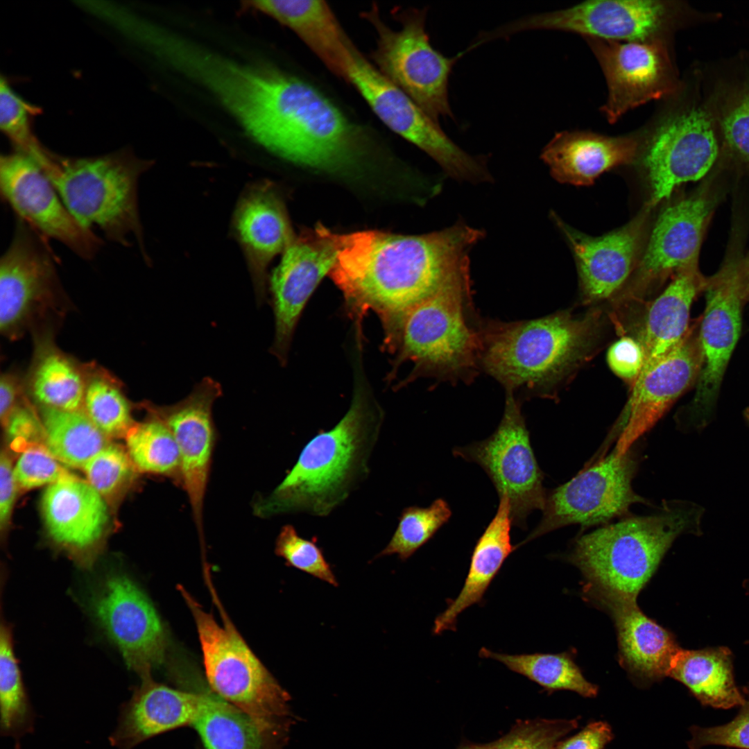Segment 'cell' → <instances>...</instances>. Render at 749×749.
<instances>
[{
  "mask_svg": "<svg viewBox=\"0 0 749 749\" xmlns=\"http://www.w3.org/2000/svg\"><path fill=\"white\" fill-rule=\"evenodd\" d=\"M668 676L683 684L703 706L726 709L740 707L745 700L736 685L732 654L727 647L680 648Z\"/></svg>",
  "mask_w": 749,
  "mask_h": 749,
  "instance_id": "obj_34",
  "label": "cell"
},
{
  "mask_svg": "<svg viewBox=\"0 0 749 749\" xmlns=\"http://www.w3.org/2000/svg\"><path fill=\"white\" fill-rule=\"evenodd\" d=\"M704 513L691 501H663L652 515L625 518L582 535L569 559L590 588L636 599L678 536L703 533Z\"/></svg>",
  "mask_w": 749,
  "mask_h": 749,
  "instance_id": "obj_4",
  "label": "cell"
},
{
  "mask_svg": "<svg viewBox=\"0 0 749 749\" xmlns=\"http://www.w3.org/2000/svg\"><path fill=\"white\" fill-rule=\"evenodd\" d=\"M131 428L126 436L127 452L138 471L171 478L181 484L178 446L169 428L156 415Z\"/></svg>",
  "mask_w": 749,
  "mask_h": 749,
  "instance_id": "obj_40",
  "label": "cell"
},
{
  "mask_svg": "<svg viewBox=\"0 0 749 749\" xmlns=\"http://www.w3.org/2000/svg\"><path fill=\"white\" fill-rule=\"evenodd\" d=\"M577 726V719L517 721L508 733L488 743V749H555L560 739Z\"/></svg>",
  "mask_w": 749,
  "mask_h": 749,
  "instance_id": "obj_45",
  "label": "cell"
},
{
  "mask_svg": "<svg viewBox=\"0 0 749 749\" xmlns=\"http://www.w3.org/2000/svg\"><path fill=\"white\" fill-rule=\"evenodd\" d=\"M707 282L698 266L681 270L651 303L637 338L644 351V367L669 353L684 339L693 300Z\"/></svg>",
  "mask_w": 749,
  "mask_h": 749,
  "instance_id": "obj_33",
  "label": "cell"
},
{
  "mask_svg": "<svg viewBox=\"0 0 749 749\" xmlns=\"http://www.w3.org/2000/svg\"><path fill=\"white\" fill-rule=\"evenodd\" d=\"M45 446L66 466L83 468L96 454L107 446V437L83 410L63 411L40 406Z\"/></svg>",
  "mask_w": 749,
  "mask_h": 749,
  "instance_id": "obj_37",
  "label": "cell"
},
{
  "mask_svg": "<svg viewBox=\"0 0 749 749\" xmlns=\"http://www.w3.org/2000/svg\"><path fill=\"white\" fill-rule=\"evenodd\" d=\"M456 749H488V743H475L468 741L461 743Z\"/></svg>",
  "mask_w": 749,
  "mask_h": 749,
  "instance_id": "obj_55",
  "label": "cell"
},
{
  "mask_svg": "<svg viewBox=\"0 0 749 749\" xmlns=\"http://www.w3.org/2000/svg\"><path fill=\"white\" fill-rule=\"evenodd\" d=\"M615 623L621 665L636 682L648 684L668 676L680 648L673 634L644 614L636 599L589 591Z\"/></svg>",
  "mask_w": 749,
  "mask_h": 749,
  "instance_id": "obj_27",
  "label": "cell"
},
{
  "mask_svg": "<svg viewBox=\"0 0 749 749\" xmlns=\"http://www.w3.org/2000/svg\"><path fill=\"white\" fill-rule=\"evenodd\" d=\"M43 445L31 446L21 452L13 467L20 489L28 490L52 484L69 473Z\"/></svg>",
  "mask_w": 749,
  "mask_h": 749,
  "instance_id": "obj_48",
  "label": "cell"
},
{
  "mask_svg": "<svg viewBox=\"0 0 749 749\" xmlns=\"http://www.w3.org/2000/svg\"><path fill=\"white\" fill-rule=\"evenodd\" d=\"M521 407L515 395L506 391L504 411L495 431L483 440L454 447L452 454L484 470L499 497H508L513 524L525 529L528 515L542 510L546 492Z\"/></svg>",
  "mask_w": 749,
  "mask_h": 749,
  "instance_id": "obj_15",
  "label": "cell"
},
{
  "mask_svg": "<svg viewBox=\"0 0 749 749\" xmlns=\"http://www.w3.org/2000/svg\"><path fill=\"white\" fill-rule=\"evenodd\" d=\"M451 514L449 503L441 498L427 507L404 508L390 542L377 557L397 555L402 560H407L448 522Z\"/></svg>",
  "mask_w": 749,
  "mask_h": 749,
  "instance_id": "obj_42",
  "label": "cell"
},
{
  "mask_svg": "<svg viewBox=\"0 0 749 749\" xmlns=\"http://www.w3.org/2000/svg\"><path fill=\"white\" fill-rule=\"evenodd\" d=\"M484 236L460 219L419 235L336 234L337 255L329 275L351 307L380 316L388 342L412 307L445 289L472 283L470 253Z\"/></svg>",
  "mask_w": 749,
  "mask_h": 749,
  "instance_id": "obj_1",
  "label": "cell"
},
{
  "mask_svg": "<svg viewBox=\"0 0 749 749\" xmlns=\"http://www.w3.org/2000/svg\"><path fill=\"white\" fill-rule=\"evenodd\" d=\"M600 318L561 311L511 322L476 318L480 368L506 391L550 397L591 355Z\"/></svg>",
  "mask_w": 749,
  "mask_h": 749,
  "instance_id": "obj_2",
  "label": "cell"
},
{
  "mask_svg": "<svg viewBox=\"0 0 749 749\" xmlns=\"http://www.w3.org/2000/svg\"><path fill=\"white\" fill-rule=\"evenodd\" d=\"M381 422V411L370 404L359 384L341 420L306 444L284 479L255 503V514L329 515L367 477Z\"/></svg>",
  "mask_w": 749,
  "mask_h": 749,
  "instance_id": "obj_3",
  "label": "cell"
},
{
  "mask_svg": "<svg viewBox=\"0 0 749 749\" xmlns=\"http://www.w3.org/2000/svg\"><path fill=\"white\" fill-rule=\"evenodd\" d=\"M741 691L745 700L732 721L717 726L693 725L689 728L691 735L688 741L689 749H701L707 746L749 749V684Z\"/></svg>",
  "mask_w": 749,
  "mask_h": 749,
  "instance_id": "obj_47",
  "label": "cell"
},
{
  "mask_svg": "<svg viewBox=\"0 0 749 749\" xmlns=\"http://www.w3.org/2000/svg\"><path fill=\"white\" fill-rule=\"evenodd\" d=\"M88 603L128 667L141 678L150 676L165 660L167 637L146 594L126 574L110 571L95 584Z\"/></svg>",
  "mask_w": 749,
  "mask_h": 749,
  "instance_id": "obj_16",
  "label": "cell"
},
{
  "mask_svg": "<svg viewBox=\"0 0 749 749\" xmlns=\"http://www.w3.org/2000/svg\"><path fill=\"white\" fill-rule=\"evenodd\" d=\"M201 700L202 693L171 688L151 675L141 678L130 700L121 705L110 743L117 749H132L156 735L192 725Z\"/></svg>",
  "mask_w": 749,
  "mask_h": 749,
  "instance_id": "obj_28",
  "label": "cell"
},
{
  "mask_svg": "<svg viewBox=\"0 0 749 749\" xmlns=\"http://www.w3.org/2000/svg\"><path fill=\"white\" fill-rule=\"evenodd\" d=\"M0 193L17 218L80 258L92 259L103 246L102 239L71 214L31 156L15 150L1 155Z\"/></svg>",
  "mask_w": 749,
  "mask_h": 749,
  "instance_id": "obj_19",
  "label": "cell"
},
{
  "mask_svg": "<svg viewBox=\"0 0 749 749\" xmlns=\"http://www.w3.org/2000/svg\"><path fill=\"white\" fill-rule=\"evenodd\" d=\"M153 162L128 148L94 157H64L53 153L41 167L64 205L84 227L98 228L108 240L128 247L137 242L146 262L138 207L141 175Z\"/></svg>",
  "mask_w": 749,
  "mask_h": 749,
  "instance_id": "obj_5",
  "label": "cell"
},
{
  "mask_svg": "<svg viewBox=\"0 0 749 749\" xmlns=\"http://www.w3.org/2000/svg\"><path fill=\"white\" fill-rule=\"evenodd\" d=\"M607 361L613 372L632 386L643 369L644 351L637 338L623 336L610 347Z\"/></svg>",
  "mask_w": 749,
  "mask_h": 749,
  "instance_id": "obj_50",
  "label": "cell"
},
{
  "mask_svg": "<svg viewBox=\"0 0 749 749\" xmlns=\"http://www.w3.org/2000/svg\"><path fill=\"white\" fill-rule=\"evenodd\" d=\"M38 107L22 99L4 77L0 82V127L15 150L31 156L36 162L46 155V149L35 137L32 128Z\"/></svg>",
  "mask_w": 749,
  "mask_h": 749,
  "instance_id": "obj_43",
  "label": "cell"
},
{
  "mask_svg": "<svg viewBox=\"0 0 749 749\" xmlns=\"http://www.w3.org/2000/svg\"><path fill=\"white\" fill-rule=\"evenodd\" d=\"M337 251L336 234L319 224L314 230L295 236L268 279L275 327L270 350L283 365L301 313L329 274Z\"/></svg>",
  "mask_w": 749,
  "mask_h": 749,
  "instance_id": "obj_20",
  "label": "cell"
},
{
  "mask_svg": "<svg viewBox=\"0 0 749 749\" xmlns=\"http://www.w3.org/2000/svg\"><path fill=\"white\" fill-rule=\"evenodd\" d=\"M743 415H744L746 421L749 424V407L744 410Z\"/></svg>",
  "mask_w": 749,
  "mask_h": 749,
  "instance_id": "obj_56",
  "label": "cell"
},
{
  "mask_svg": "<svg viewBox=\"0 0 749 749\" xmlns=\"http://www.w3.org/2000/svg\"><path fill=\"white\" fill-rule=\"evenodd\" d=\"M192 725L205 749H265L266 741L274 738L244 712L210 693H202Z\"/></svg>",
  "mask_w": 749,
  "mask_h": 749,
  "instance_id": "obj_36",
  "label": "cell"
},
{
  "mask_svg": "<svg viewBox=\"0 0 749 749\" xmlns=\"http://www.w3.org/2000/svg\"><path fill=\"white\" fill-rule=\"evenodd\" d=\"M427 8L399 12L402 28L393 30L373 6L361 14L377 35L374 65L390 83L410 97L431 119L453 118L448 98L449 78L460 55L449 58L435 49L425 29Z\"/></svg>",
  "mask_w": 749,
  "mask_h": 749,
  "instance_id": "obj_11",
  "label": "cell"
},
{
  "mask_svg": "<svg viewBox=\"0 0 749 749\" xmlns=\"http://www.w3.org/2000/svg\"><path fill=\"white\" fill-rule=\"evenodd\" d=\"M651 209L646 205L625 225L599 236L582 233L552 213L571 246L586 302L610 298L632 276L647 239Z\"/></svg>",
  "mask_w": 749,
  "mask_h": 749,
  "instance_id": "obj_22",
  "label": "cell"
},
{
  "mask_svg": "<svg viewBox=\"0 0 749 749\" xmlns=\"http://www.w3.org/2000/svg\"><path fill=\"white\" fill-rule=\"evenodd\" d=\"M712 209L711 199L704 192L666 206L646 239L626 292L642 294L669 275L697 266Z\"/></svg>",
  "mask_w": 749,
  "mask_h": 749,
  "instance_id": "obj_23",
  "label": "cell"
},
{
  "mask_svg": "<svg viewBox=\"0 0 749 749\" xmlns=\"http://www.w3.org/2000/svg\"><path fill=\"white\" fill-rule=\"evenodd\" d=\"M222 393L218 382L205 377L185 398L175 404L161 406L145 404L149 413L169 428L177 442L181 485L188 496L201 540L203 503L215 440L212 407Z\"/></svg>",
  "mask_w": 749,
  "mask_h": 749,
  "instance_id": "obj_21",
  "label": "cell"
},
{
  "mask_svg": "<svg viewBox=\"0 0 749 749\" xmlns=\"http://www.w3.org/2000/svg\"><path fill=\"white\" fill-rule=\"evenodd\" d=\"M47 241L17 218L11 243L0 259V329L10 339L63 299L56 259Z\"/></svg>",
  "mask_w": 749,
  "mask_h": 749,
  "instance_id": "obj_17",
  "label": "cell"
},
{
  "mask_svg": "<svg viewBox=\"0 0 749 749\" xmlns=\"http://www.w3.org/2000/svg\"><path fill=\"white\" fill-rule=\"evenodd\" d=\"M479 655L501 662L510 671L538 684L550 693L556 690H570L585 697H594L598 693V687L585 678L567 653L510 655L483 647Z\"/></svg>",
  "mask_w": 749,
  "mask_h": 749,
  "instance_id": "obj_38",
  "label": "cell"
},
{
  "mask_svg": "<svg viewBox=\"0 0 749 749\" xmlns=\"http://www.w3.org/2000/svg\"><path fill=\"white\" fill-rule=\"evenodd\" d=\"M612 738L608 723L593 722L573 737L560 741L555 749H604Z\"/></svg>",
  "mask_w": 749,
  "mask_h": 749,
  "instance_id": "obj_51",
  "label": "cell"
},
{
  "mask_svg": "<svg viewBox=\"0 0 749 749\" xmlns=\"http://www.w3.org/2000/svg\"><path fill=\"white\" fill-rule=\"evenodd\" d=\"M41 506L51 540L80 566L90 567L109 520L105 499L87 481L69 474L47 486Z\"/></svg>",
  "mask_w": 749,
  "mask_h": 749,
  "instance_id": "obj_25",
  "label": "cell"
},
{
  "mask_svg": "<svg viewBox=\"0 0 749 749\" xmlns=\"http://www.w3.org/2000/svg\"><path fill=\"white\" fill-rule=\"evenodd\" d=\"M640 148V140L632 135L565 130L554 135L540 157L559 182L587 186L604 172L635 161Z\"/></svg>",
  "mask_w": 749,
  "mask_h": 749,
  "instance_id": "obj_29",
  "label": "cell"
},
{
  "mask_svg": "<svg viewBox=\"0 0 749 749\" xmlns=\"http://www.w3.org/2000/svg\"><path fill=\"white\" fill-rule=\"evenodd\" d=\"M232 227L260 304L266 299L269 264L295 236L284 202L272 183L257 182L245 190L234 213Z\"/></svg>",
  "mask_w": 749,
  "mask_h": 749,
  "instance_id": "obj_26",
  "label": "cell"
},
{
  "mask_svg": "<svg viewBox=\"0 0 749 749\" xmlns=\"http://www.w3.org/2000/svg\"><path fill=\"white\" fill-rule=\"evenodd\" d=\"M346 81L391 130L425 152L459 182L492 181L484 156L472 155L456 144L410 97L390 83L354 46Z\"/></svg>",
  "mask_w": 749,
  "mask_h": 749,
  "instance_id": "obj_12",
  "label": "cell"
},
{
  "mask_svg": "<svg viewBox=\"0 0 749 749\" xmlns=\"http://www.w3.org/2000/svg\"><path fill=\"white\" fill-rule=\"evenodd\" d=\"M1 733L15 742L34 728L35 714L15 657L12 629L1 621L0 627Z\"/></svg>",
  "mask_w": 749,
  "mask_h": 749,
  "instance_id": "obj_39",
  "label": "cell"
},
{
  "mask_svg": "<svg viewBox=\"0 0 749 749\" xmlns=\"http://www.w3.org/2000/svg\"><path fill=\"white\" fill-rule=\"evenodd\" d=\"M10 447L17 451L38 445H45V433L40 417L25 400L12 411L3 424Z\"/></svg>",
  "mask_w": 749,
  "mask_h": 749,
  "instance_id": "obj_49",
  "label": "cell"
},
{
  "mask_svg": "<svg viewBox=\"0 0 749 749\" xmlns=\"http://www.w3.org/2000/svg\"><path fill=\"white\" fill-rule=\"evenodd\" d=\"M496 513L473 549L464 584L457 596L435 619L433 632L456 630L457 618L464 610L482 602L483 596L511 553L517 549L511 543V508L507 496L499 497Z\"/></svg>",
  "mask_w": 749,
  "mask_h": 749,
  "instance_id": "obj_32",
  "label": "cell"
},
{
  "mask_svg": "<svg viewBox=\"0 0 749 749\" xmlns=\"http://www.w3.org/2000/svg\"><path fill=\"white\" fill-rule=\"evenodd\" d=\"M87 481L104 498L118 494L131 482L137 468L120 446L109 444L83 468Z\"/></svg>",
  "mask_w": 749,
  "mask_h": 749,
  "instance_id": "obj_44",
  "label": "cell"
},
{
  "mask_svg": "<svg viewBox=\"0 0 749 749\" xmlns=\"http://www.w3.org/2000/svg\"><path fill=\"white\" fill-rule=\"evenodd\" d=\"M742 279L746 299H749V257L741 264Z\"/></svg>",
  "mask_w": 749,
  "mask_h": 749,
  "instance_id": "obj_54",
  "label": "cell"
},
{
  "mask_svg": "<svg viewBox=\"0 0 749 749\" xmlns=\"http://www.w3.org/2000/svg\"><path fill=\"white\" fill-rule=\"evenodd\" d=\"M361 129L311 84L283 72L257 143L294 163L329 167L350 161Z\"/></svg>",
  "mask_w": 749,
  "mask_h": 749,
  "instance_id": "obj_8",
  "label": "cell"
},
{
  "mask_svg": "<svg viewBox=\"0 0 749 749\" xmlns=\"http://www.w3.org/2000/svg\"><path fill=\"white\" fill-rule=\"evenodd\" d=\"M687 333L669 353L643 368L632 386L615 450L626 454L696 381L702 365L698 338Z\"/></svg>",
  "mask_w": 749,
  "mask_h": 749,
  "instance_id": "obj_24",
  "label": "cell"
},
{
  "mask_svg": "<svg viewBox=\"0 0 749 749\" xmlns=\"http://www.w3.org/2000/svg\"><path fill=\"white\" fill-rule=\"evenodd\" d=\"M706 104L714 119L721 150L749 167V52L716 67L700 69Z\"/></svg>",
  "mask_w": 749,
  "mask_h": 749,
  "instance_id": "obj_30",
  "label": "cell"
},
{
  "mask_svg": "<svg viewBox=\"0 0 749 749\" xmlns=\"http://www.w3.org/2000/svg\"><path fill=\"white\" fill-rule=\"evenodd\" d=\"M639 463L632 447L621 456L614 449L546 493L540 522L517 548L558 528L601 524L627 514L634 503H648L632 487Z\"/></svg>",
  "mask_w": 749,
  "mask_h": 749,
  "instance_id": "obj_14",
  "label": "cell"
},
{
  "mask_svg": "<svg viewBox=\"0 0 749 749\" xmlns=\"http://www.w3.org/2000/svg\"><path fill=\"white\" fill-rule=\"evenodd\" d=\"M83 410L108 438H126L136 422L121 384L105 370L85 366Z\"/></svg>",
  "mask_w": 749,
  "mask_h": 749,
  "instance_id": "obj_41",
  "label": "cell"
},
{
  "mask_svg": "<svg viewBox=\"0 0 749 749\" xmlns=\"http://www.w3.org/2000/svg\"><path fill=\"white\" fill-rule=\"evenodd\" d=\"M13 467L8 454L1 451L0 457V528L5 531L10 522L17 490Z\"/></svg>",
  "mask_w": 749,
  "mask_h": 749,
  "instance_id": "obj_52",
  "label": "cell"
},
{
  "mask_svg": "<svg viewBox=\"0 0 749 749\" xmlns=\"http://www.w3.org/2000/svg\"><path fill=\"white\" fill-rule=\"evenodd\" d=\"M275 551L289 566L333 586H338L336 576L321 549L315 542L300 536L292 525L287 524L282 528Z\"/></svg>",
  "mask_w": 749,
  "mask_h": 749,
  "instance_id": "obj_46",
  "label": "cell"
},
{
  "mask_svg": "<svg viewBox=\"0 0 749 749\" xmlns=\"http://www.w3.org/2000/svg\"><path fill=\"white\" fill-rule=\"evenodd\" d=\"M22 383L11 372L3 373L0 379V417L3 424L12 411L22 401Z\"/></svg>",
  "mask_w": 749,
  "mask_h": 749,
  "instance_id": "obj_53",
  "label": "cell"
},
{
  "mask_svg": "<svg viewBox=\"0 0 749 749\" xmlns=\"http://www.w3.org/2000/svg\"><path fill=\"white\" fill-rule=\"evenodd\" d=\"M721 150L714 119L706 104L699 71L688 98L657 124L642 155L652 209L679 185L702 178Z\"/></svg>",
  "mask_w": 749,
  "mask_h": 749,
  "instance_id": "obj_10",
  "label": "cell"
},
{
  "mask_svg": "<svg viewBox=\"0 0 749 749\" xmlns=\"http://www.w3.org/2000/svg\"><path fill=\"white\" fill-rule=\"evenodd\" d=\"M741 264L732 256L718 273L707 279L706 306L698 337L702 365L693 399L676 415L681 431H702L714 413L723 374L741 328V308L746 297Z\"/></svg>",
  "mask_w": 749,
  "mask_h": 749,
  "instance_id": "obj_13",
  "label": "cell"
},
{
  "mask_svg": "<svg viewBox=\"0 0 749 749\" xmlns=\"http://www.w3.org/2000/svg\"><path fill=\"white\" fill-rule=\"evenodd\" d=\"M587 39L606 80L608 96L601 111L609 123L646 103L677 94L682 88L664 39Z\"/></svg>",
  "mask_w": 749,
  "mask_h": 749,
  "instance_id": "obj_18",
  "label": "cell"
},
{
  "mask_svg": "<svg viewBox=\"0 0 749 749\" xmlns=\"http://www.w3.org/2000/svg\"><path fill=\"white\" fill-rule=\"evenodd\" d=\"M178 588L194 618L214 693L249 715L266 734L284 736L293 721L289 694L249 648L216 596L223 626L183 587Z\"/></svg>",
  "mask_w": 749,
  "mask_h": 749,
  "instance_id": "obj_7",
  "label": "cell"
},
{
  "mask_svg": "<svg viewBox=\"0 0 749 749\" xmlns=\"http://www.w3.org/2000/svg\"><path fill=\"white\" fill-rule=\"evenodd\" d=\"M241 11L259 12L293 31L336 76L345 81L354 44L321 0L246 1Z\"/></svg>",
  "mask_w": 749,
  "mask_h": 749,
  "instance_id": "obj_31",
  "label": "cell"
},
{
  "mask_svg": "<svg viewBox=\"0 0 749 749\" xmlns=\"http://www.w3.org/2000/svg\"><path fill=\"white\" fill-rule=\"evenodd\" d=\"M471 284L445 289L402 317L387 345L398 352L397 363H413L411 377H434L471 383L480 371L479 342Z\"/></svg>",
  "mask_w": 749,
  "mask_h": 749,
  "instance_id": "obj_6",
  "label": "cell"
},
{
  "mask_svg": "<svg viewBox=\"0 0 749 749\" xmlns=\"http://www.w3.org/2000/svg\"><path fill=\"white\" fill-rule=\"evenodd\" d=\"M717 13H703L678 1L592 0L551 12L533 14L490 31L492 40L529 30H553L608 41L664 39L669 31L690 23L709 22Z\"/></svg>",
  "mask_w": 749,
  "mask_h": 749,
  "instance_id": "obj_9",
  "label": "cell"
},
{
  "mask_svg": "<svg viewBox=\"0 0 749 749\" xmlns=\"http://www.w3.org/2000/svg\"><path fill=\"white\" fill-rule=\"evenodd\" d=\"M85 378V366L62 352L49 336L38 339L27 388L40 406L83 410Z\"/></svg>",
  "mask_w": 749,
  "mask_h": 749,
  "instance_id": "obj_35",
  "label": "cell"
}]
</instances>
